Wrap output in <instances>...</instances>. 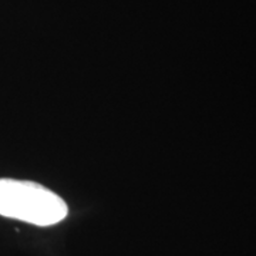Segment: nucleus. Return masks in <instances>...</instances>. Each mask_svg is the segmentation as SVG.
<instances>
[{"label": "nucleus", "instance_id": "1", "mask_svg": "<svg viewBox=\"0 0 256 256\" xmlns=\"http://www.w3.org/2000/svg\"><path fill=\"white\" fill-rule=\"evenodd\" d=\"M67 204L46 186L32 181L0 180V215L37 226L56 225L67 216Z\"/></svg>", "mask_w": 256, "mask_h": 256}]
</instances>
